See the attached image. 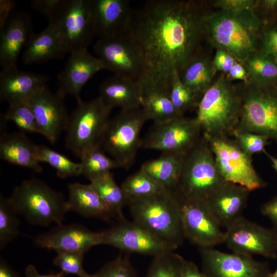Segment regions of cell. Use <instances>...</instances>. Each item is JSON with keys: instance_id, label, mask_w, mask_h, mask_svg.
I'll return each instance as SVG.
<instances>
[{"instance_id": "obj_1", "label": "cell", "mask_w": 277, "mask_h": 277, "mask_svg": "<svg viewBox=\"0 0 277 277\" xmlns=\"http://www.w3.org/2000/svg\"><path fill=\"white\" fill-rule=\"evenodd\" d=\"M206 12L199 2L151 0L134 12L128 33L140 47L143 92L169 93L173 73L200 52Z\"/></svg>"}, {"instance_id": "obj_2", "label": "cell", "mask_w": 277, "mask_h": 277, "mask_svg": "<svg viewBox=\"0 0 277 277\" xmlns=\"http://www.w3.org/2000/svg\"><path fill=\"white\" fill-rule=\"evenodd\" d=\"M261 25L254 9L240 12L219 9L212 13L206 12L205 17V35L210 42L243 65L257 51Z\"/></svg>"}, {"instance_id": "obj_3", "label": "cell", "mask_w": 277, "mask_h": 277, "mask_svg": "<svg viewBox=\"0 0 277 277\" xmlns=\"http://www.w3.org/2000/svg\"><path fill=\"white\" fill-rule=\"evenodd\" d=\"M134 222L174 250L185 239L178 197L165 189L150 196L131 199L127 205Z\"/></svg>"}, {"instance_id": "obj_4", "label": "cell", "mask_w": 277, "mask_h": 277, "mask_svg": "<svg viewBox=\"0 0 277 277\" xmlns=\"http://www.w3.org/2000/svg\"><path fill=\"white\" fill-rule=\"evenodd\" d=\"M241 110L240 92L222 74L201 95L194 118L203 134L231 136Z\"/></svg>"}, {"instance_id": "obj_5", "label": "cell", "mask_w": 277, "mask_h": 277, "mask_svg": "<svg viewBox=\"0 0 277 277\" xmlns=\"http://www.w3.org/2000/svg\"><path fill=\"white\" fill-rule=\"evenodd\" d=\"M10 198L18 214L34 225L61 224L70 211L67 200L62 193L36 178L23 181L14 188Z\"/></svg>"}, {"instance_id": "obj_6", "label": "cell", "mask_w": 277, "mask_h": 277, "mask_svg": "<svg viewBox=\"0 0 277 277\" xmlns=\"http://www.w3.org/2000/svg\"><path fill=\"white\" fill-rule=\"evenodd\" d=\"M225 182L203 134L184 155L180 179L173 191L184 199L206 201Z\"/></svg>"}, {"instance_id": "obj_7", "label": "cell", "mask_w": 277, "mask_h": 277, "mask_svg": "<svg viewBox=\"0 0 277 277\" xmlns=\"http://www.w3.org/2000/svg\"><path fill=\"white\" fill-rule=\"evenodd\" d=\"M111 110L99 96L77 102L65 130L66 147L79 157L90 149L101 148Z\"/></svg>"}, {"instance_id": "obj_8", "label": "cell", "mask_w": 277, "mask_h": 277, "mask_svg": "<svg viewBox=\"0 0 277 277\" xmlns=\"http://www.w3.org/2000/svg\"><path fill=\"white\" fill-rule=\"evenodd\" d=\"M149 118L142 107L121 109L111 118L105 132L101 148L120 168H130L141 148V131Z\"/></svg>"}, {"instance_id": "obj_9", "label": "cell", "mask_w": 277, "mask_h": 277, "mask_svg": "<svg viewBox=\"0 0 277 277\" xmlns=\"http://www.w3.org/2000/svg\"><path fill=\"white\" fill-rule=\"evenodd\" d=\"M203 135L208 142L217 168L226 181L241 185L250 192L265 185L254 168L251 155L233 138L228 135Z\"/></svg>"}, {"instance_id": "obj_10", "label": "cell", "mask_w": 277, "mask_h": 277, "mask_svg": "<svg viewBox=\"0 0 277 277\" xmlns=\"http://www.w3.org/2000/svg\"><path fill=\"white\" fill-rule=\"evenodd\" d=\"M240 92L241 110L236 128L277 142V94L249 84Z\"/></svg>"}, {"instance_id": "obj_11", "label": "cell", "mask_w": 277, "mask_h": 277, "mask_svg": "<svg viewBox=\"0 0 277 277\" xmlns=\"http://www.w3.org/2000/svg\"><path fill=\"white\" fill-rule=\"evenodd\" d=\"M202 132L194 118L181 116L163 123H153L142 138L141 148L184 155L201 139Z\"/></svg>"}, {"instance_id": "obj_12", "label": "cell", "mask_w": 277, "mask_h": 277, "mask_svg": "<svg viewBox=\"0 0 277 277\" xmlns=\"http://www.w3.org/2000/svg\"><path fill=\"white\" fill-rule=\"evenodd\" d=\"M48 24L57 28L67 53L88 49L95 36L90 0H64L58 12Z\"/></svg>"}, {"instance_id": "obj_13", "label": "cell", "mask_w": 277, "mask_h": 277, "mask_svg": "<svg viewBox=\"0 0 277 277\" xmlns=\"http://www.w3.org/2000/svg\"><path fill=\"white\" fill-rule=\"evenodd\" d=\"M105 69L140 82L144 70L141 50L129 33L109 38L98 39L93 46Z\"/></svg>"}, {"instance_id": "obj_14", "label": "cell", "mask_w": 277, "mask_h": 277, "mask_svg": "<svg viewBox=\"0 0 277 277\" xmlns=\"http://www.w3.org/2000/svg\"><path fill=\"white\" fill-rule=\"evenodd\" d=\"M224 243L236 253L277 258V229L265 227L244 216L226 229Z\"/></svg>"}, {"instance_id": "obj_15", "label": "cell", "mask_w": 277, "mask_h": 277, "mask_svg": "<svg viewBox=\"0 0 277 277\" xmlns=\"http://www.w3.org/2000/svg\"><path fill=\"white\" fill-rule=\"evenodd\" d=\"M176 195L185 239L199 248H213L224 243L225 232L221 229L206 201L186 200Z\"/></svg>"}, {"instance_id": "obj_16", "label": "cell", "mask_w": 277, "mask_h": 277, "mask_svg": "<svg viewBox=\"0 0 277 277\" xmlns=\"http://www.w3.org/2000/svg\"><path fill=\"white\" fill-rule=\"evenodd\" d=\"M102 244L129 253L153 256L174 250L144 228L125 217L102 231Z\"/></svg>"}, {"instance_id": "obj_17", "label": "cell", "mask_w": 277, "mask_h": 277, "mask_svg": "<svg viewBox=\"0 0 277 277\" xmlns=\"http://www.w3.org/2000/svg\"><path fill=\"white\" fill-rule=\"evenodd\" d=\"M202 271L209 277H270L269 265L253 256L200 247Z\"/></svg>"}, {"instance_id": "obj_18", "label": "cell", "mask_w": 277, "mask_h": 277, "mask_svg": "<svg viewBox=\"0 0 277 277\" xmlns=\"http://www.w3.org/2000/svg\"><path fill=\"white\" fill-rule=\"evenodd\" d=\"M64 98L57 92L52 93L46 86L27 102L33 112L41 135L51 144L57 141L68 125L69 115L64 104Z\"/></svg>"}, {"instance_id": "obj_19", "label": "cell", "mask_w": 277, "mask_h": 277, "mask_svg": "<svg viewBox=\"0 0 277 277\" xmlns=\"http://www.w3.org/2000/svg\"><path fill=\"white\" fill-rule=\"evenodd\" d=\"M39 248L57 251L85 254L93 246L102 244V233L92 231L77 224L56 225L49 231L34 238Z\"/></svg>"}, {"instance_id": "obj_20", "label": "cell", "mask_w": 277, "mask_h": 277, "mask_svg": "<svg viewBox=\"0 0 277 277\" xmlns=\"http://www.w3.org/2000/svg\"><path fill=\"white\" fill-rule=\"evenodd\" d=\"M93 29L98 39L128 33L133 11L127 0H90Z\"/></svg>"}, {"instance_id": "obj_21", "label": "cell", "mask_w": 277, "mask_h": 277, "mask_svg": "<svg viewBox=\"0 0 277 277\" xmlns=\"http://www.w3.org/2000/svg\"><path fill=\"white\" fill-rule=\"evenodd\" d=\"M103 69L105 67L101 59L91 54L88 49L71 52L64 69L58 75L57 93L64 97L67 94L72 95L78 102L83 87Z\"/></svg>"}, {"instance_id": "obj_22", "label": "cell", "mask_w": 277, "mask_h": 277, "mask_svg": "<svg viewBox=\"0 0 277 277\" xmlns=\"http://www.w3.org/2000/svg\"><path fill=\"white\" fill-rule=\"evenodd\" d=\"M0 64L2 70L17 68V62L34 33L30 17L14 11L0 29Z\"/></svg>"}, {"instance_id": "obj_23", "label": "cell", "mask_w": 277, "mask_h": 277, "mask_svg": "<svg viewBox=\"0 0 277 277\" xmlns=\"http://www.w3.org/2000/svg\"><path fill=\"white\" fill-rule=\"evenodd\" d=\"M249 192L241 185L226 181L206 202L220 226L226 229L243 216Z\"/></svg>"}, {"instance_id": "obj_24", "label": "cell", "mask_w": 277, "mask_h": 277, "mask_svg": "<svg viewBox=\"0 0 277 277\" xmlns=\"http://www.w3.org/2000/svg\"><path fill=\"white\" fill-rule=\"evenodd\" d=\"M48 76L19 70H2L0 73V100L9 104L27 102L36 92L46 87Z\"/></svg>"}, {"instance_id": "obj_25", "label": "cell", "mask_w": 277, "mask_h": 277, "mask_svg": "<svg viewBox=\"0 0 277 277\" xmlns=\"http://www.w3.org/2000/svg\"><path fill=\"white\" fill-rule=\"evenodd\" d=\"M99 97L109 108L130 109L142 107L143 92L139 82L114 75L99 87Z\"/></svg>"}, {"instance_id": "obj_26", "label": "cell", "mask_w": 277, "mask_h": 277, "mask_svg": "<svg viewBox=\"0 0 277 277\" xmlns=\"http://www.w3.org/2000/svg\"><path fill=\"white\" fill-rule=\"evenodd\" d=\"M67 53L57 28L48 26L38 33H33L26 46L22 61L26 65L47 62L62 58Z\"/></svg>"}, {"instance_id": "obj_27", "label": "cell", "mask_w": 277, "mask_h": 277, "mask_svg": "<svg viewBox=\"0 0 277 277\" xmlns=\"http://www.w3.org/2000/svg\"><path fill=\"white\" fill-rule=\"evenodd\" d=\"M37 145L24 132H3L0 138V157L9 163L40 173L43 168L36 157Z\"/></svg>"}, {"instance_id": "obj_28", "label": "cell", "mask_w": 277, "mask_h": 277, "mask_svg": "<svg viewBox=\"0 0 277 277\" xmlns=\"http://www.w3.org/2000/svg\"><path fill=\"white\" fill-rule=\"evenodd\" d=\"M67 200L70 211L87 217L109 220L115 215L89 184L70 183L68 186Z\"/></svg>"}, {"instance_id": "obj_29", "label": "cell", "mask_w": 277, "mask_h": 277, "mask_svg": "<svg viewBox=\"0 0 277 277\" xmlns=\"http://www.w3.org/2000/svg\"><path fill=\"white\" fill-rule=\"evenodd\" d=\"M184 155L162 153L160 157L144 163L140 169L164 188L174 190L180 179Z\"/></svg>"}, {"instance_id": "obj_30", "label": "cell", "mask_w": 277, "mask_h": 277, "mask_svg": "<svg viewBox=\"0 0 277 277\" xmlns=\"http://www.w3.org/2000/svg\"><path fill=\"white\" fill-rule=\"evenodd\" d=\"M215 72L212 62L199 52L179 72V75L186 87L201 96L214 82Z\"/></svg>"}, {"instance_id": "obj_31", "label": "cell", "mask_w": 277, "mask_h": 277, "mask_svg": "<svg viewBox=\"0 0 277 277\" xmlns=\"http://www.w3.org/2000/svg\"><path fill=\"white\" fill-rule=\"evenodd\" d=\"M90 184L115 217L117 220L124 218L122 210L127 205L128 200L121 187L115 182L111 172L90 181Z\"/></svg>"}, {"instance_id": "obj_32", "label": "cell", "mask_w": 277, "mask_h": 277, "mask_svg": "<svg viewBox=\"0 0 277 277\" xmlns=\"http://www.w3.org/2000/svg\"><path fill=\"white\" fill-rule=\"evenodd\" d=\"M249 76V84L257 88H266L277 78V64L263 52H255L243 65Z\"/></svg>"}, {"instance_id": "obj_33", "label": "cell", "mask_w": 277, "mask_h": 277, "mask_svg": "<svg viewBox=\"0 0 277 277\" xmlns=\"http://www.w3.org/2000/svg\"><path fill=\"white\" fill-rule=\"evenodd\" d=\"M142 108L149 120L160 123L183 116L173 105L169 93L160 91H149L143 93Z\"/></svg>"}, {"instance_id": "obj_34", "label": "cell", "mask_w": 277, "mask_h": 277, "mask_svg": "<svg viewBox=\"0 0 277 277\" xmlns=\"http://www.w3.org/2000/svg\"><path fill=\"white\" fill-rule=\"evenodd\" d=\"M80 158L82 175L90 182L110 172L112 169L120 168L118 163L100 147L85 152Z\"/></svg>"}, {"instance_id": "obj_35", "label": "cell", "mask_w": 277, "mask_h": 277, "mask_svg": "<svg viewBox=\"0 0 277 277\" xmlns=\"http://www.w3.org/2000/svg\"><path fill=\"white\" fill-rule=\"evenodd\" d=\"M36 157L40 163H45L53 168L62 179L82 175V166L68 157L44 145H37Z\"/></svg>"}, {"instance_id": "obj_36", "label": "cell", "mask_w": 277, "mask_h": 277, "mask_svg": "<svg viewBox=\"0 0 277 277\" xmlns=\"http://www.w3.org/2000/svg\"><path fill=\"white\" fill-rule=\"evenodd\" d=\"M121 187L128 200L150 196L165 189L141 169L128 176Z\"/></svg>"}, {"instance_id": "obj_37", "label": "cell", "mask_w": 277, "mask_h": 277, "mask_svg": "<svg viewBox=\"0 0 277 277\" xmlns=\"http://www.w3.org/2000/svg\"><path fill=\"white\" fill-rule=\"evenodd\" d=\"M18 213L10 197L0 196V249L2 250L19 234Z\"/></svg>"}, {"instance_id": "obj_38", "label": "cell", "mask_w": 277, "mask_h": 277, "mask_svg": "<svg viewBox=\"0 0 277 277\" xmlns=\"http://www.w3.org/2000/svg\"><path fill=\"white\" fill-rule=\"evenodd\" d=\"M185 260L174 251L153 256L145 277H181Z\"/></svg>"}, {"instance_id": "obj_39", "label": "cell", "mask_w": 277, "mask_h": 277, "mask_svg": "<svg viewBox=\"0 0 277 277\" xmlns=\"http://www.w3.org/2000/svg\"><path fill=\"white\" fill-rule=\"evenodd\" d=\"M3 117L6 121H11L23 132L41 134L33 112L27 102L9 104Z\"/></svg>"}, {"instance_id": "obj_40", "label": "cell", "mask_w": 277, "mask_h": 277, "mask_svg": "<svg viewBox=\"0 0 277 277\" xmlns=\"http://www.w3.org/2000/svg\"><path fill=\"white\" fill-rule=\"evenodd\" d=\"M197 96L182 83L178 71H175L172 78L169 97L174 108L182 116L184 113L197 104Z\"/></svg>"}, {"instance_id": "obj_41", "label": "cell", "mask_w": 277, "mask_h": 277, "mask_svg": "<svg viewBox=\"0 0 277 277\" xmlns=\"http://www.w3.org/2000/svg\"><path fill=\"white\" fill-rule=\"evenodd\" d=\"M88 277H138L128 255H120Z\"/></svg>"}, {"instance_id": "obj_42", "label": "cell", "mask_w": 277, "mask_h": 277, "mask_svg": "<svg viewBox=\"0 0 277 277\" xmlns=\"http://www.w3.org/2000/svg\"><path fill=\"white\" fill-rule=\"evenodd\" d=\"M53 263L64 273L76 275L79 277H88L83 266L84 254L68 251H57Z\"/></svg>"}, {"instance_id": "obj_43", "label": "cell", "mask_w": 277, "mask_h": 277, "mask_svg": "<svg viewBox=\"0 0 277 277\" xmlns=\"http://www.w3.org/2000/svg\"><path fill=\"white\" fill-rule=\"evenodd\" d=\"M231 136L248 154L265 151L269 138L267 136L235 128Z\"/></svg>"}, {"instance_id": "obj_44", "label": "cell", "mask_w": 277, "mask_h": 277, "mask_svg": "<svg viewBox=\"0 0 277 277\" xmlns=\"http://www.w3.org/2000/svg\"><path fill=\"white\" fill-rule=\"evenodd\" d=\"M64 0H34L31 2V7L51 22L56 15Z\"/></svg>"}, {"instance_id": "obj_45", "label": "cell", "mask_w": 277, "mask_h": 277, "mask_svg": "<svg viewBox=\"0 0 277 277\" xmlns=\"http://www.w3.org/2000/svg\"><path fill=\"white\" fill-rule=\"evenodd\" d=\"M253 0H218L214 3L220 10L231 12H240L254 9L256 2Z\"/></svg>"}, {"instance_id": "obj_46", "label": "cell", "mask_w": 277, "mask_h": 277, "mask_svg": "<svg viewBox=\"0 0 277 277\" xmlns=\"http://www.w3.org/2000/svg\"><path fill=\"white\" fill-rule=\"evenodd\" d=\"M237 61L225 50L216 48V51L212 61L215 70L228 73Z\"/></svg>"}, {"instance_id": "obj_47", "label": "cell", "mask_w": 277, "mask_h": 277, "mask_svg": "<svg viewBox=\"0 0 277 277\" xmlns=\"http://www.w3.org/2000/svg\"><path fill=\"white\" fill-rule=\"evenodd\" d=\"M262 43V52L277 64V30L272 29L267 31L263 37Z\"/></svg>"}, {"instance_id": "obj_48", "label": "cell", "mask_w": 277, "mask_h": 277, "mask_svg": "<svg viewBox=\"0 0 277 277\" xmlns=\"http://www.w3.org/2000/svg\"><path fill=\"white\" fill-rule=\"evenodd\" d=\"M261 211L271 221L273 227L277 229V195L264 204Z\"/></svg>"}, {"instance_id": "obj_49", "label": "cell", "mask_w": 277, "mask_h": 277, "mask_svg": "<svg viewBox=\"0 0 277 277\" xmlns=\"http://www.w3.org/2000/svg\"><path fill=\"white\" fill-rule=\"evenodd\" d=\"M15 2L10 0H1L0 3V29L2 28L14 12Z\"/></svg>"}, {"instance_id": "obj_50", "label": "cell", "mask_w": 277, "mask_h": 277, "mask_svg": "<svg viewBox=\"0 0 277 277\" xmlns=\"http://www.w3.org/2000/svg\"><path fill=\"white\" fill-rule=\"evenodd\" d=\"M227 74L229 79L243 81L247 84L249 83V76L245 67L238 62L232 66Z\"/></svg>"}, {"instance_id": "obj_51", "label": "cell", "mask_w": 277, "mask_h": 277, "mask_svg": "<svg viewBox=\"0 0 277 277\" xmlns=\"http://www.w3.org/2000/svg\"><path fill=\"white\" fill-rule=\"evenodd\" d=\"M181 277H209L192 262L185 260Z\"/></svg>"}, {"instance_id": "obj_52", "label": "cell", "mask_w": 277, "mask_h": 277, "mask_svg": "<svg viewBox=\"0 0 277 277\" xmlns=\"http://www.w3.org/2000/svg\"><path fill=\"white\" fill-rule=\"evenodd\" d=\"M65 273L61 271L56 273L48 274H40L33 265H29L25 270L26 277H64Z\"/></svg>"}, {"instance_id": "obj_53", "label": "cell", "mask_w": 277, "mask_h": 277, "mask_svg": "<svg viewBox=\"0 0 277 277\" xmlns=\"http://www.w3.org/2000/svg\"><path fill=\"white\" fill-rule=\"evenodd\" d=\"M0 277H18L16 272L2 258L0 260Z\"/></svg>"}, {"instance_id": "obj_54", "label": "cell", "mask_w": 277, "mask_h": 277, "mask_svg": "<svg viewBox=\"0 0 277 277\" xmlns=\"http://www.w3.org/2000/svg\"><path fill=\"white\" fill-rule=\"evenodd\" d=\"M263 6L267 9H272L277 6L276 0H267L262 1Z\"/></svg>"}, {"instance_id": "obj_55", "label": "cell", "mask_w": 277, "mask_h": 277, "mask_svg": "<svg viewBox=\"0 0 277 277\" xmlns=\"http://www.w3.org/2000/svg\"><path fill=\"white\" fill-rule=\"evenodd\" d=\"M264 152L267 155V156L268 157L269 160L271 161L274 169L277 172V157L271 155L270 154L268 153L265 151H264Z\"/></svg>"}, {"instance_id": "obj_56", "label": "cell", "mask_w": 277, "mask_h": 277, "mask_svg": "<svg viewBox=\"0 0 277 277\" xmlns=\"http://www.w3.org/2000/svg\"><path fill=\"white\" fill-rule=\"evenodd\" d=\"M270 277H277V268L273 272H271Z\"/></svg>"}]
</instances>
